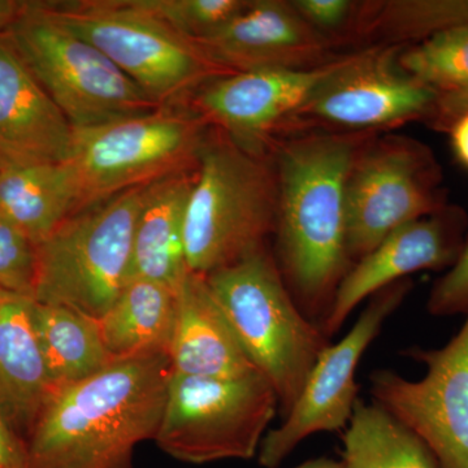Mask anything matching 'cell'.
<instances>
[{
	"instance_id": "cell-12",
	"label": "cell",
	"mask_w": 468,
	"mask_h": 468,
	"mask_svg": "<svg viewBox=\"0 0 468 468\" xmlns=\"http://www.w3.org/2000/svg\"><path fill=\"white\" fill-rule=\"evenodd\" d=\"M426 147L384 140L358 153L346 185L347 248L353 264L390 233L445 207Z\"/></svg>"
},
{
	"instance_id": "cell-19",
	"label": "cell",
	"mask_w": 468,
	"mask_h": 468,
	"mask_svg": "<svg viewBox=\"0 0 468 468\" xmlns=\"http://www.w3.org/2000/svg\"><path fill=\"white\" fill-rule=\"evenodd\" d=\"M33 298L0 289V419L27 437L54 388L33 324Z\"/></svg>"
},
{
	"instance_id": "cell-7",
	"label": "cell",
	"mask_w": 468,
	"mask_h": 468,
	"mask_svg": "<svg viewBox=\"0 0 468 468\" xmlns=\"http://www.w3.org/2000/svg\"><path fill=\"white\" fill-rule=\"evenodd\" d=\"M207 124L193 110L163 106L109 124L75 129L67 160L80 209L198 165Z\"/></svg>"
},
{
	"instance_id": "cell-35",
	"label": "cell",
	"mask_w": 468,
	"mask_h": 468,
	"mask_svg": "<svg viewBox=\"0 0 468 468\" xmlns=\"http://www.w3.org/2000/svg\"><path fill=\"white\" fill-rule=\"evenodd\" d=\"M294 468H341L340 461L329 457L314 458L298 464Z\"/></svg>"
},
{
	"instance_id": "cell-18",
	"label": "cell",
	"mask_w": 468,
	"mask_h": 468,
	"mask_svg": "<svg viewBox=\"0 0 468 468\" xmlns=\"http://www.w3.org/2000/svg\"><path fill=\"white\" fill-rule=\"evenodd\" d=\"M176 294L177 310L167 354L172 372L212 378H242L258 372L205 276L190 271Z\"/></svg>"
},
{
	"instance_id": "cell-13",
	"label": "cell",
	"mask_w": 468,
	"mask_h": 468,
	"mask_svg": "<svg viewBox=\"0 0 468 468\" xmlns=\"http://www.w3.org/2000/svg\"><path fill=\"white\" fill-rule=\"evenodd\" d=\"M344 58L304 69L267 68L218 77L194 92L193 111L243 149L260 154L264 137L295 115Z\"/></svg>"
},
{
	"instance_id": "cell-10",
	"label": "cell",
	"mask_w": 468,
	"mask_h": 468,
	"mask_svg": "<svg viewBox=\"0 0 468 468\" xmlns=\"http://www.w3.org/2000/svg\"><path fill=\"white\" fill-rule=\"evenodd\" d=\"M460 332L439 349L402 354L426 366L420 380L392 369L369 377L372 402L389 412L430 449L439 468H468V314Z\"/></svg>"
},
{
	"instance_id": "cell-1",
	"label": "cell",
	"mask_w": 468,
	"mask_h": 468,
	"mask_svg": "<svg viewBox=\"0 0 468 468\" xmlns=\"http://www.w3.org/2000/svg\"><path fill=\"white\" fill-rule=\"evenodd\" d=\"M356 144L344 135H309L277 160V268L303 315L322 329L353 261L347 248L346 185Z\"/></svg>"
},
{
	"instance_id": "cell-29",
	"label": "cell",
	"mask_w": 468,
	"mask_h": 468,
	"mask_svg": "<svg viewBox=\"0 0 468 468\" xmlns=\"http://www.w3.org/2000/svg\"><path fill=\"white\" fill-rule=\"evenodd\" d=\"M427 311L436 318L468 314V237L457 261L433 284Z\"/></svg>"
},
{
	"instance_id": "cell-11",
	"label": "cell",
	"mask_w": 468,
	"mask_h": 468,
	"mask_svg": "<svg viewBox=\"0 0 468 468\" xmlns=\"http://www.w3.org/2000/svg\"><path fill=\"white\" fill-rule=\"evenodd\" d=\"M411 289V280L403 279L375 292L343 340L320 354L294 408L261 441L257 455L261 467L277 468L309 437L347 427L359 399L360 359Z\"/></svg>"
},
{
	"instance_id": "cell-32",
	"label": "cell",
	"mask_w": 468,
	"mask_h": 468,
	"mask_svg": "<svg viewBox=\"0 0 468 468\" xmlns=\"http://www.w3.org/2000/svg\"><path fill=\"white\" fill-rule=\"evenodd\" d=\"M468 113V84L437 92L432 115L440 128L448 129L454 120Z\"/></svg>"
},
{
	"instance_id": "cell-16",
	"label": "cell",
	"mask_w": 468,
	"mask_h": 468,
	"mask_svg": "<svg viewBox=\"0 0 468 468\" xmlns=\"http://www.w3.org/2000/svg\"><path fill=\"white\" fill-rule=\"evenodd\" d=\"M196 43L229 73L323 66L331 48L324 34L309 26L291 2L280 0H249L229 23Z\"/></svg>"
},
{
	"instance_id": "cell-3",
	"label": "cell",
	"mask_w": 468,
	"mask_h": 468,
	"mask_svg": "<svg viewBox=\"0 0 468 468\" xmlns=\"http://www.w3.org/2000/svg\"><path fill=\"white\" fill-rule=\"evenodd\" d=\"M205 277L252 365L275 389L285 419L331 338L292 300L267 246Z\"/></svg>"
},
{
	"instance_id": "cell-23",
	"label": "cell",
	"mask_w": 468,
	"mask_h": 468,
	"mask_svg": "<svg viewBox=\"0 0 468 468\" xmlns=\"http://www.w3.org/2000/svg\"><path fill=\"white\" fill-rule=\"evenodd\" d=\"M33 324L54 390L85 380L113 362L100 322L81 311L34 301Z\"/></svg>"
},
{
	"instance_id": "cell-28",
	"label": "cell",
	"mask_w": 468,
	"mask_h": 468,
	"mask_svg": "<svg viewBox=\"0 0 468 468\" xmlns=\"http://www.w3.org/2000/svg\"><path fill=\"white\" fill-rule=\"evenodd\" d=\"M36 276V243L0 218V289L33 298Z\"/></svg>"
},
{
	"instance_id": "cell-2",
	"label": "cell",
	"mask_w": 468,
	"mask_h": 468,
	"mask_svg": "<svg viewBox=\"0 0 468 468\" xmlns=\"http://www.w3.org/2000/svg\"><path fill=\"white\" fill-rule=\"evenodd\" d=\"M169 372L163 354L113 360L54 390L27 437L32 468H134L158 432Z\"/></svg>"
},
{
	"instance_id": "cell-25",
	"label": "cell",
	"mask_w": 468,
	"mask_h": 468,
	"mask_svg": "<svg viewBox=\"0 0 468 468\" xmlns=\"http://www.w3.org/2000/svg\"><path fill=\"white\" fill-rule=\"evenodd\" d=\"M360 30L388 41H423L468 24V0H396L362 7Z\"/></svg>"
},
{
	"instance_id": "cell-20",
	"label": "cell",
	"mask_w": 468,
	"mask_h": 468,
	"mask_svg": "<svg viewBox=\"0 0 468 468\" xmlns=\"http://www.w3.org/2000/svg\"><path fill=\"white\" fill-rule=\"evenodd\" d=\"M196 169L144 187L135 224L132 277L151 280L177 292L190 272L185 252V217Z\"/></svg>"
},
{
	"instance_id": "cell-15",
	"label": "cell",
	"mask_w": 468,
	"mask_h": 468,
	"mask_svg": "<svg viewBox=\"0 0 468 468\" xmlns=\"http://www.w3.org/2000/svg\"><path fill=\"white\" fill-rule=\"evenodd\" d=\"M467 218L460 208L445 207L399 227L351 266L335 291L322 326L334 337L354 310L369 297L419 271L452 267L466 242Z\"/></svg>"
},
{
	"instance_id": "cell-6",
	"label": "cell",
	"mask_w": 468,
	"mask_h": 468,
	"mask_svg": "<svg viewBox=\"0 0 468 468\" xmlns=\"http://www.w3.org/2000/svg\"><path fill=\"white\" fill-rule=\"evenodd\" d=\"M55 20L103 52L159 106H178L203 85L229 75L196 42L133 0L45 2Z\"/></svg>"
},
{
	"instance_id": "cell-4",
	"label": "cell",
	"mask_w": 468,
	"mask_h": 468,
	"mask_svg": "<svg viewBox=\"0 0 468 468\" xmlns=\"http://www.w3.org/2000/svg\"><path fill=\"white\" fill-rule=\"evenodd\" d=\"M276 172L261 154L229 137L207 138L185 217V252L198 275L230 266L266 248L277 221Z\"/></svg>"
},
{
	"instance_id": "cell-9",
	"label": "cell",
	"mask_w": 468,
	"mask_h": 468,
	"mask_svg": "<svg viewBox=\"0 0 468 468\" xmlns=\"http://www.w3.org/2000/svg\"><path fill=\"white\" fill-rule=\"evenodd\" d=\"M5 36L75 129L163 107L103 52L55 20L45 2L30 0Z\"/></svg>"
},
{
	"instance_id": "cell-5",
	"label": "cell",
	"mask_w": 468,
	"mask_h": 468,
	"mask_svg": "<svg viewBox=\"0 0 468 468\" xmlns=\"http://www.w3.org/2000/svg\"><path fill=\"white\" fill-rule=\"evenodd\" d=\"M144 187L75 212L37 245L33 300L100 320L132 279L135 224Z\"/></svg>"
},
{
	"instance_id": "cell-26",
	"label": "cell",
	"mask_w": 468,
	"mask_h": 468,
	"mask_svg": "<svg viewBox=\"0 0 468 468\" xmlns=\"http://www.w3.org/2000/svg\"><path fill=\"white\" fill-rule=\"evenodd\" d=\"M399 66L437 92L468 84V24L441 30L418 42L403 52Z\"/></svg>"
},
{
	"instance_id": "cell-17",
	"label": "cell",
	"mask_w": 468,
	"mask_h": 468,
	"mask_svg": "<svg viewBox=\"0 0 468 468\" xmlns=\"http://www.w3.org/2000/svg\"><path fill=\"white\" fill-rule=\"evenodd\" d=\"M75 128L34 77L7 36H0V158L7 165L69 159Z\"/></svg>"
},
{
	"instance_id": "cell-21",
	"label": "cell",
	"mask_w": 468,
	"mask_h": 468,
	"mask_svg": "<svg viewBox=\"0 0 468 468\" xmlns=\"http://www.w3.org/2000/svg\"><path fill=\"white\" fill-rule=\"evenodd\" d=\"M80 211L79 189L67 163L0 169V218L36 245Z\"/></svg>"
},
{
	"instance_id": "cell-36",
	"label": "cell",
	"mask_w": 468,
	"mask_h": 468,
	"mask_svg": "<svg viewBox=\"0 0 468 468\" xmlns=\"http://www.w3.org/2000/svg\"><path fill=\"white\" fill-rule=\"evenodd\" d=\"M7 165V163L5 162V160H3L2 158H0V169H2L3 167H5V165Z\"/></svg>"
},
{
	"instance_id": "cell-33",
	"label": "cell",
	"mask_w": 468,
	"mask_h": 468,
	"mask_svg": "<svg viewBox=\"0 0 468 468\" xmlns=\"http://www.w3.org/2000/svg\"><path fill=\"white\" fill-rule=\"evenodd\" d=\"M448 131L455 158L468 169V113L454 120Z\"/></svg>"
},
{
	"instance_id": "cell-22",
	"label": "cell",
	"mask_w": 468,
	"mask_h": 468,
	"mask_svg": "<svg viewBox=\"0 0 468 468\" xmlns=\"http://www.w3.org/2000/svg\"><path fill=\"white\" fill-rule=\"evenodd\" d=\"M177 294L151 280L132 277L100 322L113 360L167 356L174 335Z\"/></svg>"
},
{
	"instance_id": "cell-8",
	"label": "cell",
	"mask_w": 468,
	"mask_h": 468,
	"mask_svg": "<svg viewBox=\"0 0 468 468\" xmlns=\"http://www.w3.org/2000/svg\"><path fill=\"white\" fill-rule=\"evenodd\" d=\"M279 399L261 372L242 378L186 377L169 372L165 408L154 442L187 464L257 457Z\"/></svg>"
},
{
	"instance_id": "cell-14",
	"label": "cell",
	"mask_w": 468,
	"mask_h": 468,
	"mask_svg": "<svg viewBox=\"0 0 468 468\" xmlns=\"http://www.w3.org/2000/svg\"><path fill=\"white\" fill-rule=\"evenodd\" d=\"M436 100V90L394 66L392 51H366L345 57L294 116L374 128L432 113Z\"/></svg>"
},
{
	"instance_id": "cell-27",
	"label": "cell",
	"mask_w": 468,
	"mask_h": 468,
	"mask_svg": "<svg viewBox=\"0 0 468 468\" xmlns=\"http://www.w3.org/2000/svg\"><path fill=\"white\" fill-rule=\"evenodd\" d=\"M133 3L176 33L197 42L229 23L248 5L249 0H133Z\"/></svg>"
},
{
	"instance_id": "cell-30",
	"label": "cell",
	"mask_w": 468,
	"mask_h": 468,
	"mask_svg": "<svg viewBox=\"0 0 468 468\" xmlns=\"http://www.w3.org/2000/svg\"><path fill=\"white\" fill-rule=\"evenodd\" d=\"M292 8L318 32H332L345 26L354 11L347 0H294Z\"/></svg>"
},
{
	"instance_id": "cell-34",
	"label": "cell",
	"mask_w": 468,
	"mask_h": 468,
	"mask_svg": "<svg viewBox=\"0 0 468 468\" xmlns=\"http://www.w3.org/2000/svg\"><path fill=\"white\" fill-rule=\"evenodd\" d=\"M30 0H0V36H5L27 11Z\"/></svg>"
},
{
	"instance_id": "cell-31",
	"label": "cell",
	"mask_w": 468,
	"mask_h": 468,
	"mask_svg": "<svg viewBox=\"0 0 468 468\" xmlns=\"http://www.w3.org/2000/svg\"><path fill=\"white\" fill-rule=\"evenodd\" d=\"M0 468H32L27 439L0 419Z\"/></svg>"
},
{
	"instance_id": "cell-24",
	"label": "cell",
	"mask_w": 468,
	"mask_h": 468,
	"mask_svg": "<svg viewBox=\"0 0 468 468\" xmlns=\"http://www.w3.org/2000/svg\"><path fill=\"white\" fill-rule=\"evenodd\" d=\"M341 468H439L430 449L378 403L358 399L343 435Z\"/></svg>"
}]
</instances>
